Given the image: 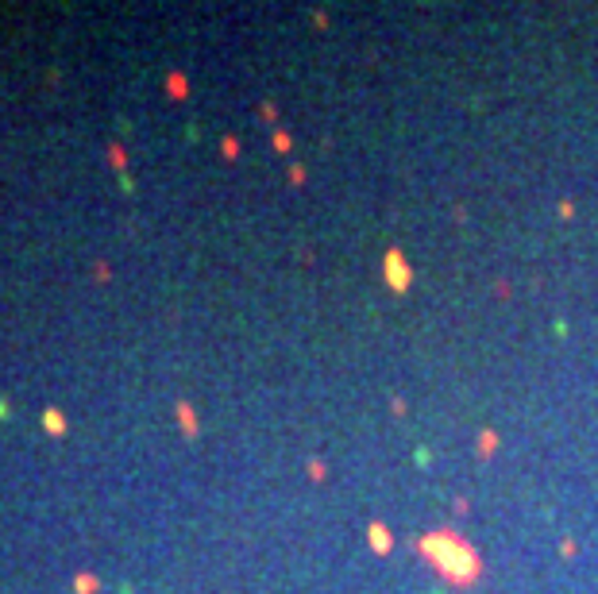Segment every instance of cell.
Listing matches in <instances>:
<instances>
[{"mask_svg": "<svg viewBox=\"0 0 598 594\" xmlns=\"http://www.w3.org/2000/svg\"><path fill=\"white\" fill-rule=\"evenodd\" d=\"M371 536H374L371 544H374V548H378V552H386V548H390V533H386L383 525H374V529H371Z\"/></svg>", "mask_w": 598, "mask_h": 594, "instance_id": "6", "label": "cell"}, {"mask_svg": "<svg viewBox=\"0 0 598 594\" xmlns=\"http://www.w3.org/2000/svg\"><path fill=\"white\" fill-rule=\"evenodd\" d=\"M93 591H100V583L93 575H77L74 579V594H93Z\"/></svg>", "mask_w": 598, "mask_h": 594, "instance_id": "5", "label": "cell"}, {"mask_svg": "<svg viewBox=\"0 0 598 594\" xmlns=\"http://www.w3.org/2000/svg\"><path fill=\"white\" fill-rule=\"evenodd\" d=\"M275 147H278V151H286V147H290V135L278 132V135H275Z\"/></svg>", "mask_w": 598, "mask_h": 594, "instance_id": "8", "label": "cell"}, {"mask_svg": "<svg viewBox=\"0 0 598 594\" xmlns=\"http://www.w3.org/2000/svg\"><path fill=\"white\" fill-rule=\"evenodd\" d=\"M390 282H394V290H406V274H401V255H390Z\"/></svg>", "mask_w": 598, "mask_h": 594, "instance_id": "4", "label": "cell"}, {"mask_svg": "<svg viewBox=\"0 0 598 594\" xmlns=\"http://www.w3.org/2000/svg\"><path fill=\"white\" fill-rule=\"evenodd\" d=\"M421 552L429 556V560L440 568V575H448L452 583L463 586V583H471V579H479V556H475L456 533H432V536H424Z\"/></svg>", "mask_w": 598, "mask_h": 594, "instance_id": "1", "label": "cell"}, {"mask_svg": "<svg viewBox=\"0 0 598 594\" xmlns=\"http://www.w3.org/2000/svg\"><path fill=\"white\" fill-rule=\"evenodd\" d=\"M178 417H182V428H185V432L197 436V417H193V409H190L185 402H178Z\"/></svg>", "mask_w": 598, "mask_h": 594, "instance_id": "3", "label": "cell"}, {"mask_svg": "<svg viewBox=\"0 0 598 594\" xmlns=\"http://www.w3.org/2000/svg\"><path fill=\"white\" fill-rule=\"evenodd\" d=\"M43 428H47L50 436H62V432H66V417H62L59 409H47V413H43Z\"/></svg>", "mask_w": 598, "mask_h": 594, "instance_id": "2", "label": "cell"}, {"mask_svg": "<svg viewBox=\"0 0 598 594\" xmlns=\"http://www.w3.org/2000/svg\"><path fill=\"white\" fill-rule=\"evenodd\" d=\"M12 417V405H8V398H0V421H8Z\"/></svg>", "mask_w": 598, "mask_h": 594, "instance_id": "7", "label": "cell"}]
</instances>
